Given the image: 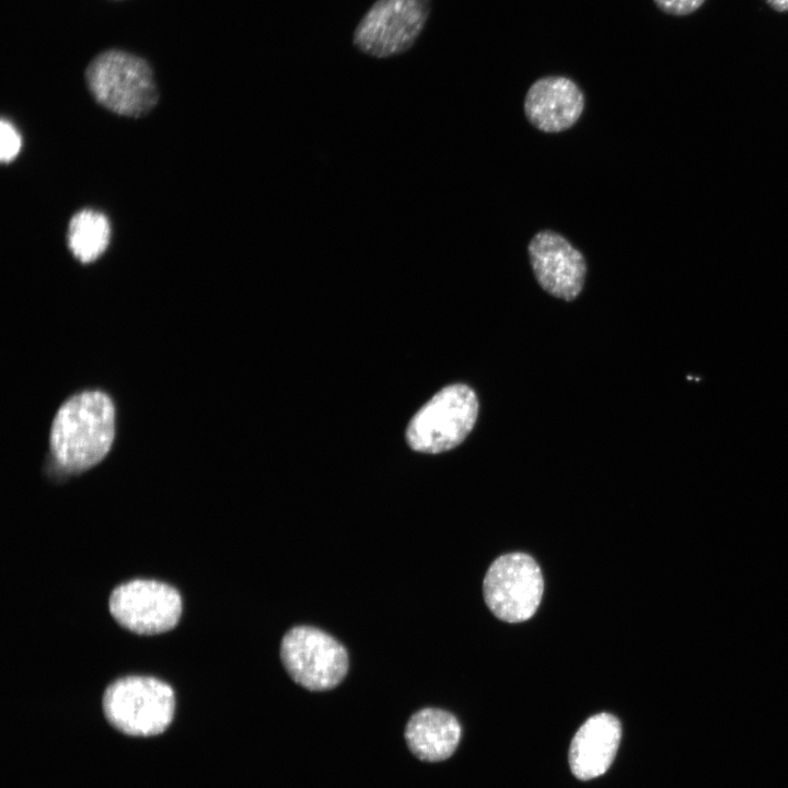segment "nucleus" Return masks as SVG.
Returning a JSON list of instances; mask_svg holds the SVG:
<instances>
[{
    "mask_svg": "<svg viewBox=\"0 0 788 788\" xmlns=\"http://www.w3.org/2000/svg\"><path fill=\"white\" fill-rule=\"evenodd\" d=\"M280 658L290 677L309 691L336 687L349 667L346 648L324 630L299 625L282 637Z\"/></svg>",
    "mask_w": 788,
    "mask_h": 788,
    "instance_id": "obj_5",
    "label": "nucleus"
},
{
    "mask_svg": "<svg viewBox=\"0 0 788 788\" xmlns=\"http://www.w3.org/2000/svg\"><path fill=\"white\" fill-rule=\"evenodd\" d=\"M430 13V0H376L354 32L362 53L385 58L408 50Z\"/></svg>",
    "mask_w": 788,
    "mask_h": 788,
    "instance_id": "obj_7",
    "label": "nucleus"
},
{
    "mask_svg": "<svg viewBox=\"0 0 788 788\" xmlns=\"http://www.w3.org/2000/svg\"><path fill=\"white\" fill-rule=\"evenodd\" d=\"M622 737L618 719L607 712L591 716L576 732L569 749L573 775L588 780L603 775L611 766Z\"/></svg>",
    "mask_w": 788,
    "mask_h": 788,
    "instance_id": "obj_11",
    "label": "nucleus"
},
{
    "mask_svg": "<svg viewBox=\"0 0 788 788\" xmlns=\"http://www.w3.org/2000/svg\"><path fill=\"white\" fill-rule=\"evenodd\" d=\"M584 103L583 92L573 80L563 76H546L529 88L524 113L536 129L559 132L578 121Z\"/></svg>",
    "mask_w": 788,
    "mask_h": 788,
    "instance_id": "obj_10",
    "label": "nucleus"
},
{
    "mask_svg": "<svg viewBox=\"0 0 788 788\" xmlns=\"http://www.w3.org/2000/svg\"><path fill=\"white\" fill-rule=\"evenodd\" d=\"M528 253L534 276L546 292L566 301L579 296L587 263L566 237L552 230L538 231L530 241Z\"/></svg>",
    "mask_w": 788,
    "mask_h": 788,
    "instance_id": "obj_9",
    "label": "nucleus"
},
{
    "mask_svg": "<svg viewBox=\"0 0 788 788\" xmlns=\"http://www.w3.org/2000/svg\"><path fill=\"white\" fill-rule=\"evenodd\" d=\"M111 241V224L107 217L93 209L76 212L68 224L67 242L72 255L81 263L96 260Z\"/></svg>",
    "mask_w": 788,
    "mask_h": 788,
    "instance_id": "obj_13",
    "label": "nucleus"
},
{
    "mask_svg": "<svg viewBox=\"0 0 788 788\" xmlns=\"http://www.w3.org/2000/svg\"><path fill=\"white\" fill-rule=\"evenodd\" d=\"M404 737L414 756L425 762H440L454 753L461 739V726L447 710L424 708L412 715Z\"/></svg>",
    "mask_w": 788,
    "mask_h": 788,
    "instance_id": "obj_12",
    "label": "nucleus"
},
{
    "mask_svg": "<svg viewBox=\"0 0 788 788\" xmlns=\"http://www.w3.org/2000/svg\"><path fill=\"white\" fill-rule=\"evenodd\" d=\"M84 79L93 99L119 116L143 117L159 101L150 65L121 49H107L96 55L85 69Z\"/></svg>",
    "mask_w": 788,
    "mask_h": 788,
    "instance_id": "obj_2",
    "label": "nucleus"
},
{
    "mask_svg": "<svg viewBox=\"0 0 788 788\" xmlns=\"http://www.w3.org/2000/svg\"><path fill=\"white\" fill-rule=\"evenodd\" d=\"M543 591L544 580L538 564L520 552L496 558L483 582L488 609L508 623L531 618L541 603Z\"/></svg>",
    "mask_w": 788,
    "mask_h": 788,
    "instance_id": "obj_6",
    "label": "nucleus"
},
{
    "mask_svg": "<svg viewBox=\"0 0 788 788\" xmlns=\"http://www.w3.org/2000/svg\"><path fill=\"white\" fill-rule=\"evenodd\" d=\"M478 416V399L465 384H451L433 395L410 419L408 445L417 452L441 453L461 444Z\"/></svg>",
    "mask_w": 788,
    "mask_h": 788,
    "instance_id": "obj_4",
    "label": "nucleus"
},
{
    "mask_svg": "<svg viewBox=\"0 0 788 788\" xmlns=\"http://www.w3.org/2000/svg\"><path fill=\"white\" fill-rule=\"evenodd\" d=\"M653 2L664 13L687 15L699 9L705 0H653Z\"/></svg>",
    "mask_w": 788,
    "mask_h": 788,
    "instance_id": "obj_15",
    "label": "nucleus"
},
{
    "mask_svg": "<svg viewBox=\"0 0 788 788\" xmlns=\"http://www.w3.org/2000/svg\"><path fill=\"white\" fill-rule=\"evenodd\" d=\"M103 710L108 722L129 735H155L172 722L175 696L165 682L131 675L113 682L103 696Z\"/></svg>",
    "mask_w": 788,
    "mask_h": 788,
    "instance_id": "obj_3",
    "label": "nucleus"
},
{
    "mask_svg": "<svg viewBox=\"0 0 788 788\" xmlns=\"http://www.w3.org/2000/svg\"><path fill=\"white\" fill-rule=\"evenodd\" d=\"M766 3L777 12L788 11V0H765Z\"/></svg>",
    "mask_w": 788,
    "mask_h": 788,
    "instance_id": "obj_16",
    "label": "nucleus"
},
{
    "mask_svg": "<svg viewBox=\"0 0 788 788\" xmlns=\"http://www.w3.org/2000/svg\"><path fill=\"white\" fill-rule=\"evenodd\" d=\"M116 434V407L105 391L89 389L69 396L57 409L50 431L53 463L62 474L83 473L109 453Z\"/></svg>",
    "mask_w": 788,
    "mask_h": 788,
    "instance_id": "obj_1",
    "label": "nucleus"
},
{
    "mask_svg": "<svg viewBox=\"0 0 788 788\" xmlns=\"http://www.w3.org/2000/svg\"><path fill=\"white\" fill-rule=\"evenodd\" d=\"M108 606L123 627L140 635L170 630L182 614V599L175 588L146 579L118 586L109 596Z\"/></svg>",
    "mask_w": 788,
    "mask_h": 788,
    "instance_id": "obj_8",
    "label": "nucleus"
},
{
    "mask_svg": "<svg viewBox=\"0 0 788 788\" xmlns=\"http://www.w3.org/2000/svg\"><path fill=\"white\" fill-rule=\"evenodd\" d=\"M21 136L16 128L5 119L0 123V160L2 163L12 162L21 149Z\"/></svg>",
    "mask_w": 788,
    "mask_h": 788,
    "instance_id": "obj_14",
    "label": "nucleus"
}]
</instances>
